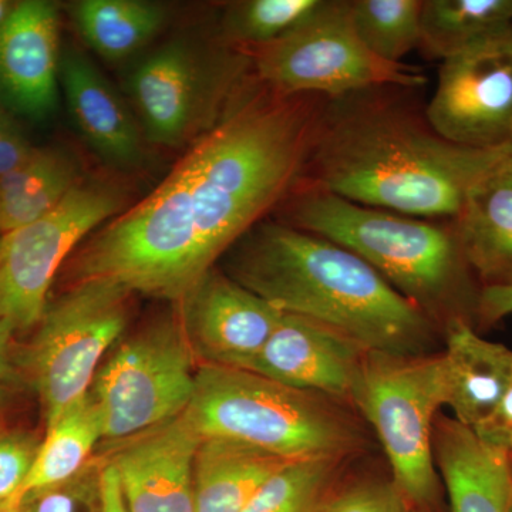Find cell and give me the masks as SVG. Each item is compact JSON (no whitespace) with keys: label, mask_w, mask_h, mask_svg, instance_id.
I'll list each match as a JSON object with an SVG mask.
<instances>
[{"label":"cell","mask_w":512,"mask_h":512,"mask_svg":"<svg viewBox=\"0 0 512 512\" xmlns=\"http://www.w3.org/2000/svg\"><path fill=\"white\" fill-rule=\"evenodd\" d=\"M325 97L281 96L256 80L200 134L163 183L97 229L73 265L180 303L215 262L301 183Z\"/></svg>","instance_id":"1"},{"label":"cell","mask_w":512,"mask_h":512,"mask_svg":"<svg viewBox=\"0 0 512 512\" xmlns=\"http://www.w3.org/2000/svg\"><path fill=\"white\" fill-rule=\"evenodd\" d=\"M352 404L376 430L393 483L413 507L430 508L440 495L434 460V416L447 404L443 356L369 353Z\"/></svg>","instance_id":"6"},{"label":"cell","mask_w":512,"mask_h":512,"mask_svg":"<svg viewBox=\"0 0 512 512\" xmlns=\"http://www.w3.org/2000/svg\"><path fill=\"white\" fill-rule=\"evenodd\" d=\"M343 460L289 461L269 478L242 512H320Z\"/></svg>","instance_id":"27"},{"label":"cell","mask_w":512,"mask_h":512,"mask_svg":"<svg viewBox=\"0 0 512 512\" xmlns=\"http://www.w3.org/2000/svg\"><path fill=\"white\" fill-rule=\"evenodd\" d=\"M0 512H22L19 495L9 498V500L0 501Z\"/></svg>","instance_id":"37"},{"label":"cell","mask_w":512,"mask_h":512,"mask_svg":"<svg viewBox=\"0 0 512 512\" xmlns=\"http://www.w3.org/2000/svg\"><path fill=\"white\" fill-rule=\"evenodd\" d=\"M33 150L35 147L0 103V177L28 160Z\"/></svg>","instance_id":"32"},{"label":"cell","mask_w":512,"mask_h":512,"mask_svg":"<svg viewBox=\"0 0 512 512\" xmlns=\"http://www.w3.org/2000/svg\"><path fill=\"white\" fill-rule=\"evenodd\" d=\"M5 390L0 387V409L3 407V403H5Z\"/></svg>","instance_id":"39"},{"label":"cell","mask_w":512,"mask_h":512,"mask_svg":"<svg viewBox=\"0 0 512 512\" xmlns=\"http://www.w3.org/2000/svg\"><path fill=\"white\" fill-rule=\"evenodd\" d=\"M76 158L60 148H35L0 177V234L32 224L56 208L82 181Z\"/></svg>","instance_id":"22"},{"label":"cell","mask_w":512,"mask_h":512,"mask_svg":"<svg viewBox=\"0 0 512 512\" xmlns=\"http://www.w3.org/2000/svg\"><path fill=\"white\" fill-rule=\"evenodd\" d=\"M322 0H245L229 6L222 37L229 45L248 49L281 39L318 8Z\"/></svg>","instance_id":"28"},{"label":"cell","mask_w":512,"mask_h":512,"mask_svg":"<svg viewBox=\"0 0 512 512\" xmlns=\"http://www.w3.org/2000/svg\"><path fill=\"white\" fill-rule=\"evenodd\" d=\"M393 481H365L328 498L320 512H413Z\"/></svg>","instance_id":"30"},{"label":"cell","mask_w":512,"mask_h":512,"mask_svg":"<svg viewBox=\"0 0 512 512\" xmlns=\"http://www.w3.org/2000/svg\"><path fill=\"white\" fill-rule=\"evenodd\" d=\"M103 468L96 454L69 480L19 494L22 512H103Z\"/></svg>","instance_id":"29"},{"label":"cell","mask_w":512,"mask_h":512,"mask_svg":"<svg viewBox=\"0 0 512 512\" xmlns=\"http://www.w3.org/2000/svg\"><path fill=\"white\" fill-rule=\"evenodd\" d=\"M417 90L377 86L325 97L299 185L365 207L454 220L510 146L464 147L441 137Z\"/></svg>","instance_id":"2"},{"label":"cell","mask_w":512,"mask_h":512,"mask_svg":"<svg viewBox=\"0 0 512 512\" xmlns=\"http://www.w3.org/2000/svg\"><path fill=\"white\" fill-rule=\"evenodd\" d=\"M10 9L12 8H9V6L6 5L5 2H2V0H0V25H2L3 20L8 18Z\"/></svg>","instance_id":"38"},{"label":"cell","mask_w":512,"mask_h":512,"mask_svg":"<svg viewBox=\"0 0 512 512\" xmlns=\"http://www.w3.org/2000/svg\"><path fill=\"white\" fill-rule=\"evenodd\" d=\"M133 295L119 282L90 278L47 305L23 357L46 426L92 390L101 360L127 328Z\"/></svg>","instance_id":"8"},{"label":"cell","mask_w":512,"mask_h":512,"mask_svg":"<svg viewBox=\"0 0 512 512\" xmlns=\"http://www.w3.org/2000/svg\"><path fill=\"white\" fill-rule=\"evenodd\" d=\"M103 441V423L92 393L73 403L46 426L36 460L20 494L62 483L79 474Z\"/></svg>","instance_id":"23"},{"label":"cell","mask_w":512,"mask_h":512,"mask_svg":"<svg viewBox=\"0 0 512 512\" xmlns=\"http://www.w3.org/2000/svg\"><path fill=\"white\" fill-rule=\"evenodd\" d=\"M244 50L256 80L281 96L332 99L377 86L421 89L429 82L419 67L384 62L363 45L350 0H322L288 35Z\"/></svg>","instance_id":"7"},{"label":"cell","mask_w":512,"mask_h":512,"mask_svg":"<svg viewBox=\"0 0 512 512\" xmlns=\"http://www.w3.org/2000/svg\"><path fill=\"white\" fill-rule=\"evenodd\" d=\"M330 400L249 370L198 365L187 412L202 439L238 441L285 461L345 460L363 437Z\"/></svg>","instance_id":"5"},{"label":"cell","mask_w":512,"mask_h":512,"mask_svg":"<svg viewBox=\"0 0 512 512\" xmlns=\"http://www.w3.org/2000/svg\"><path fill=\"white\" fill-rule=\"evenodd\" d=\"M202 437L187 410L117 443L103 456L130 512H194V463Z\"/></svg>","instance_id":"14"},{"label":"cell","mask_w":512,"mask_h":512,"mask_svg":"<svg viewBox=\"0 0 512 512\" xmlns=\"http://www.w3.org/2000/svg\"><path fill=\"white\" fill-rule=\"evenodd\" d=\"M278 211L279 221L365 259L441 332L453 320L476 328L483 288L467 264L454 220L365 207L305 185H298Z\"/></svg>","instance_id":"4"},{"label":"cell","mask_w":512,"mask_h":512,"mask_svg":"<svg viewBox=\"0 0 512 512\" xmlns=\"http://www.w3.org/2000/svg\"><path fill=\"white\" fill-rule=\"evenodd\" d=\"M441 137L473 148L508 146L512 136V25L447 57L426 104Z\"/></svg>","instance_id":"12"},{"label":"cell","mask_w":512,"mask_h":512,"mask_svg":"<svg viewBox=\"0 0 512 512\" xmlns=\"http://www.w3.org/2000/svg\"><path fill=\"white\" fill-rule=\"evenodd\" d=\"M484 443L488 446L500 448L510 453L512 441V380L508 387L507 396H505L500 410L495 414L490 423L485 424L483 429L474 431Z\"/></svg>","instance_id":"34"},{"label":"cell","mask_w":512,"mask_h":512,"mask_svg":"<svg viewBox=\"0 0 512 512\" xmlns=\"http://www.w3.org/2000/svg\"><path fill=\"white\" fill-rule=\"evenodd\" d=\"M73 16L87 45L109 60L136 53L165 22L164 9L143 0H84L74 6Z\"/></svg>","instance_id":"25"},{"label":"cell","mask_w":512,"mask_h":512,"mask_svg":"<svg viewBox=\"0 0 512 512\" xmlns=\"http://www.w3.org/2000/svg\"><path fill=\"white\" fill-rule=\"evenodd\" d=\"M367 355L342 333L284 313L265 348L245 370L292 389L352 403Z\"/></svg>","instance_id":"15"},{"label":"cell","mask_w":512,"mask_h":512,"mask_svg":"<svg viewBox=\"0 0 512 512\" xmlns=\"http://www.w3.org/2000/svg\"><path fill=\"white\" fill-rule=\"evenodd\" d=\"M185 336L198 365L248 369L284 312L211 269L180 302Z\"/></svg>","instance_id":"13"},{"label":"cell","mask_w":512,"mask_h":512,"mask_svg":"<svg viewBox=\"0 0 512 512\" xmlns=\"http://www.w3.org/2000/svg\"><path fill=\"white\" fill-rule=\"evenodd\" d=\"M507 512H512V490L510 495V501H508V510Z\"/></svg>","instance_id":"41"},{"label":"cell","mask_w":512,"mask_h":512,"mask_svg":"<svg viewBox=\"0 0 512 512\" xmlns=\"http://www.w3.org/2000/svg\"><path fill=\"white\" fill-rule=\"evenodd\" d=\"M56 5L25 0L0 25V96L13 110L42 120L56 107L59 89Z\"/></svg>","instance_id":"16"},{"label":"cell","mask_w":512,"mask_h":512,"mask_svg":"<svg viewBox=\"0 0 512 512\" xmlns=\"http://www.w3.org/2000/svg\"><path fill=\"white\" fill-rule=\"evenodd\" d=\"M447 407L454 420L478 431L500 410L512 380V349L481 338L466 320L443 330Z\"/></svg>","instance_id":"17"},{"label":"cell","mask_w":512,"mask_h":512,"mask_svg":"<svg viewBox=\"0 0 512 512\" xmlns=\"http://www.w3.org/2000/svg\"><path fill=\"white\" fill-rule=\"evenodd\" d=\"M224 256L225 274L238 284L366 352L427 356L436 345L441 329L433 320L365 259L329 239L266 218Z\"/></svg>","instance_id":"3"},{"label":"cell","mask_w":512,"mask_h":512,"mask_svg":"<svg viewBox=\"0 0 512 512\" xmlns=\"http://www.w3.org/2000/svg\"><path fill=\"white\" fill-rule=\"evenodd\" d=\"M512 315V286L481 289L478 299L476 329H490Z\"/></svg>","instance_id":"33"},{"label":"cell","mask_w":512,"mask_h":512,"mask_svg":"<svg viewBox=\"0 0 512 512\" xmlns=\"http://www.w3.org/2000/svg\"><path fill=\"white\" fill-rule=\"evenodd\" d=\"M60 80L70 114L87 143L104 160L133 167L143 157V140L133 114L86 57L64 56Z\"/></svg>","instance_id":"19"},{"label":"cell","mask_w":512,"mask_h":512,"mask_svg":"<svg viewBox=\"0 0 512 512\" xmlns=\"http://www.w3.org/2000/svg\"><path fill=\"white\" fill-rule=\"evenodd\" d=\"M289 461L224 439H202L194 463V512H242Z\"/></svg>","instance_id":"21"},{"label":"cell","mask_w":512,"mask_h":512,"mask_svg":"<svg viewBox=\"0 0 512 512\" xmlns=\"http://www.w3.org/2000/svg\"><path fill=\"white\" fill-rule=\"evenodd\" d=\"M454 222L467 264L481 288L512 286V168L508 160L471 190Z\"/></svg>","instance_id":"20"},{"label":"cell","mask_w":512,"mask_h":512,"mask_svg":"<svg viewBox=\"0 0 512 512\" xmlns=\"http://www.w3.org/2000/svg\"><path fill=\"white\" fill-rule=\"evenodd\" d=\"M197 365L180 312L117 343L90 390L104 443L130 439L183 414L194 396Z\"/></svg>","instance_id":"9"},{"label":"cell","mask_w":512,"mask_h":512,"mask_svg":"<svg viewBox=\"0 0 512 512\" xmlns=\"http://www.w3.org/2000/svg\"><path fill=\"white\" fill-rule=\"evenodd\" d=\"M28 431L0 433V501L16 497L28 480L40 446Z\"/></svg>","instance_id":"31"},{"label":"cell","mask_w":512,"mask_h":512,"mask_svg":"<svg viewBox=\"0 0 512 512\" xmlns=\"http://www.w3.org/2000/svg\"><path fill=\"white\" fill-rule=\"evenodd\" d=\"M423 0H350V18L363 45L376 57L400 63L419 49Z\"/></svg>","instance_id":"26"},{"label":"cell","mask_w":512,"mask_h":512,"mask_svg":"<svg viewBox=\"0 0 512 512\" xmlns=\"http://www.w3.org/2000/svg\"><path fill=\"white\" fill-rule=\"evenodd\" d=\"M251 66L241 47L224 43L205 52L177 40L138 64L128 92L147 136L174 147L224 116Z\"/></svg>","instance_id":"10"},{"label":"cell","mask_w":512,"mask_h":512,"mask_svg":"<svg viewBox=\"0 0 512 512\" xmlns=\"http://www.w3.org/2000/svg\"><path fill=\"white\" fill-rule=\"evenodd\" d=\"M508 146H510V157H508V164H510L512 168V136L510 138V143H508Z\"/></svg>","instance_id":"40"},{"label":"cell","mask_w":512,"mask_h":512,"mask_svg":"<svg viewBox=\"0 0 512 512\" xmlns=\"http://www.w3.org/2000/svg\"><path fill=\"white\" fill-rule=\"evenodd\" d=\"M103 512H130L116 470L106 460L103 468Z\"/></svg>","instance_id":"35"},{"label":"cell","mask_w":512,"mask_h":512,"mask_svg":"<svg viewBox=\"0 0 512 512\" xmlns=\"http://www.w3.org/2000/svg\"><path fill=\"white\" fill-rule=\"evenodd\" d=\"M126 190L106 178L80 181L42 218L0 238V319L15 330L37 326L50 286L83 239L124 211Z\"/></svg>","instance_id":"11"},{"label":"cell","mask_w":512,"mask_h":512,"mask_svg":"<svg viewBox=\"0 0 512 512\" xmlns=\"http://www.w3.org/2000/svg\"><path fill=\"white\" fill-rule=\"evenodd\" d=\"M512 25V0H423L420 55L446 60Z\"/></svg>","instance_id":"24"},{"label":"cell","mask_w":512,"mask_h":512,"mask_svg":"<svg viewBox=\"0 0 512 512\" xmlns=\"http://www.w3.org/2000/svg\"><path fill=\"white\" fill-rule=\"evenodd\" d=\"M0 238H2V234H0Z\"/></svg>","instance_id":"43"},{"label":"cell","mask_w":512,"mask_h":512,"mask_svg":"<svg viewBox=\"0 0 512 512\" xmlns=\"http://www.w3.org/2000/svg\"><path fill=\"white\" fill-rule=\"evenodd\" d=\"M16 330L8 320L0 319V382H5L12 376V362H10V345L13 333Z\"/></svg>","instance_id":"36"},{"label":"cell","mask_w":512,"mask_h":512,"mask_svg":"<svg viewBox=\"0 0 512 512\" xmlns=\"http://www.w3.org/2000/svg\"><path fill=\"white\" fill-rule=\"evenodd\" d=\"M433 447L450 512H507L512 490L508 451L488 446L454 419L437 421Z\"/></svg>","instance_id":"18"},{"label":"cell","mask_w":512,"mask_h":512,"mask_svg":"<svg viewBox=\"0 0 512 512\" xmlns=\"http://www.w3.org/2000/svg\"><path fill=\"white\" fill-rule=\"evenodd\" d=\"M510 454L512 456V441H511V446H510Z\"/></svg>","instance_id":"42"}]
</instances>
